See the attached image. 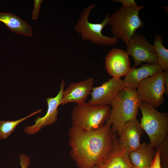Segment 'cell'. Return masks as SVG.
<instances>
[{
  "label": "cell",
  "mask_w": 168,
  "mask_h": 168,
  "mask_svg": "<svg viewBox=\"0 0 168 168\" xmlns=\"http://www.w3.org/2000/svg\"><path fill=\"white\" fill-rule=\"evenodd\" d=\"M155 149L159 153L161 168H168V136Z\"/></svg>",
  "instance_id": "20"
},
{
  "label": "cell",
  "mask_w": 168,
  "mask_h": 168,
  "mask_svg": "<svg viewBox=\"0 0 168 168\" xmlns=\"http://www.w3.org/2000/svg\"><path fill=\"white\" fill-rule=\"evenodd\" d=\"M112 1L120 2L123 4V6L127 7L135 8L138 6L133 0H114Z\"/></svg>",
  "instance_id": "23"
},
{
  "label": "cell",
  "mask_w": 168,
  "mask_h": 168,
  "mask_svg": "<svg viewBox=\"0 0 168 168\" xmlns=\"http://www.w3.org/2000/svg\"><path fill=\"white\" fill-rule=\"evenodd\" d=\"M0 22L5 24L14 33L32 36L31 27L26 21L9 12H0Z\"/></svg>",
  "instance_id": "16"
},
{
  "label": "cell",
  "mask_w": 168,
  "mask_h": 168,
  "mask_svg": "<svg viewBox=\"0 0 168 168\" xmlns=\"http://www.w3.org/2000/svg\"><path fill=\"white\" fill-rule=\"evenodd\" d=\"M151 145L141 144L137 149L128 154L130 161L134 168H149L156 153Z\"/></svg>",
  "instance_id": "15"
},
{
  "label": "cell",
  "mask_w": 168,
  "mask_h": 168,
  "mask_svg": "<svg viewBox=\"0 0 168 168\" xmlns=\"http://www.w3.org/2000/svg\"><path fill=\"white\" fill-rule=\"evenodd\" d=\"M106 69L113 77L125 76L131 69L129 55L124 50L113 48L105 57Z\"/></svg>",
  "instance_id": "12"
},
{
  "label": "cell",
  "mask_w": 168,
  "mask_h": 168,
  "mask_svg": "<svg viewBox=\"0 0 168 168\" xmlns=\"http://www.w3.org/2000/svg\"><path fill=\"white\" fill-rule=\"evenodd\" d=\"M164 72V82L165 88V94H168V70H165Z\"/></svg>",
  "instance_id": "25"
},
{
  "label": "cell",
  "mask_w": 168,
  "mask_h": 168,
  "mask_svg": "<svg viewBox=\"0 0 168 168\" xmlns=\"http://www.w3.org/2000/svg\"><path fill=\"white\" fill-rule=\"evenodd\" d=\"M138 108L142 116L140 125L149 137V144L154 148L168 136V114L166 112H160L143 102Z\"/></svg>",
  "instance_id": "4"
},
{
  "label": "cell",
  "mask_w": 168,
  "mask_h": 168,
  "mask_svg": "<svg viewBox=\"0 0 168 168\" xmlns=\"http://www.w3.org/2000/svg\"><path fill=\"white\" fill-rule=\"evenodd\" d=\"M97 5L91 4L83 10L75 25V30L81 35L83 41L89 40L93 43L106 46L117 44L118 40L115 38L105 36L102 33L103 29L108 24L110 14H107L100 23H93L88 21L91 11Z\"/></svg>",
  "instance_id": "6"
},
{
  "label": "cell",
  "mask_w": 168,
  "mask_h": 168,
  "mask_svg": "<svg viewBox=\"0 0 168 168\" xmlns=\"http://www.w3.org/2000/svg\"><path fill=\"white\" fill-rule=\"evenodd\" d=\"M136 90L142 102L155 108L159 107L165 100L163 71L144 79Z\"/></svg>",
  "instance_id": "7"
},
{
  "label": "cell",
  "mask_w": 168,
  "mask_h": 168,
  "mask_svg": "<svg viewBox=\"0 0 168 168\" xmlns=\"http://www.w3.org/2000/svg\"><path fill=\"white\" fill-rule=\"evenodd\" d=\"M136 90L124 87L110 104V115L105 123L111 126L117 136L120 135L127 122L136 118L142 101Z\"/></svg>",
  "instance_id": "2"
},
{
  "label": "cell",
  "mask_w": 168,
  "mask_h": 168,
  "mask_svg": "<svg viewBox=\"0 0 168 168\" xmlns=\"http://www.w3.org/2000/svg\"><path fill=\"white\" fill-rule=\"evenodd\" d=\"M143 130L137 119L127 122L117 138L119 147L128 154L138 148Z\"/></svg>",
  "instance_id": "11"
},
{
  "label": "cell",
  "mask_w": 168,
  "mask_h": 168,
  "mask_svg": "<svg viewBox=\"0 0 168 168\" xmlns=\"http://www.w3.org/2000/svg\"><path fill=\"white\" fill-rule=\"evenodd\" d=\"M43 1V0H34V8L32 13V19L33 20H35L37 19L40 10V5Z\"/></svg>",
  "instance_id": "21"
},
{
  "label": "cell",
  "mask_w": 168,
  "mask_h": 168,
  "mask_svg": "<svg viewBox=\"0 0 168 168\" xmlns=\"http://www.w3.org/2000/svg\"><path fill=\"white\" fill-rule=\"evenodd\" d=\"M145 7L141 5L132 8L122 6L110 15L107 24L111 27L113 37L121 40L126 45L136 31L144 25L139 13Z\"/></svg>",
  "instance_id": "3"
},
{
  "label": "cell",
  "mask_w": 168,
  "mask_h": 168,
  "mask_svg": "<svg viewBox=\"0 0 168 168\" xmlns=\"http://www.w3.org/2000/svg\"><path fill=\"white\" fill-rule=\"evenodd\" d=\"M149 168H161L159 153L156 151V154Z\"/></svg>",
  "instance_id": "24"
},
{
  "label": "cell",
  "mask_w": 168,
  "mask_h": 168,
  "mask_svg": "<svg viewBox=\"0 0 168 168\" xmlns=\"http://www.w3.org/2000/svg\"><path fill=\"white\" fill-rule=\"evenodd\" d=\"M162 71L158 64L147 63L139 68H131L123 80L124 87L136 90L144 79Z\"/></svg>",
  "instance_id": "14"
},
{
  "label": "cell",
  "mask_w": 168,
  "mask_h": 168,
  "mask_svg": "<svg viewBox=\"0 0 168 168\" xmlns=\"http://www.w3.org/2000/svg\"><path fill=\"white\" fill-rule=\"evenodd\" d=\"M68 134L69 155L79 168L97 166L119 147L117 134L105 123L91 131L72 126Z\"/></svg>",
  "instance_id": "1"
},
{
  "label": "cell",
  "mask_w": 168,
  "mask_h": 168,
  "mask_svg": "<svg viewBox=\"0 0 168 168\" xmlns=\"http://www.w3.org/2000/svg\"><path fill=\"white\" fill-rule=\"evenodd\" d=\"M65 85L64 79L61 82L59 91L54 97L46 99L48 109L45 114L42 117H38L35 120L33 125L26 127L24 131L25 133L30 135L34 134L43 127L51 125L56 122L58 114V107L61 105L63 92Z\"/></svg>",
  "instance_id": "10"
},
{
  "label": "cell",
  "mask_w": 168,
  "mask_h": 168,
  "mask_svg": "<svg viewBox=\"0 0 168 168\" xmlns=\"http://www.w3.org/2000/svg\"><path fill=\"white\" fill-rule=\"evenodd\" d=\"M92 168H98V167L97 166H96Z\"/></svg>",
  "instance_id": "26"
},
{
  "label": "cell",
  "mask_w": 168,
  "mask_h": 168,
  "mask_svg": "<svg viewBox=\"0 0 168 168\" xmlns=\"http://www.w3.org/2000/svg\"><path fill=\"white\" fill-rule=\"evenodd\" d=\"M39 110L21 119L14 121H0V139L7 138L15 130L17 126L24 120L41 111Z\"/></svg>",
  "instance_id": "19"
},
{
  "label": "cell",
  "mask_w": 168,
  "mask_h": 168,
  "mask_svg": "<svg viewBox=\"0 0 168 168\" xmlns=\"http://www.w3.org/2000/svg\"><path fill=\"white\" fill-rule=\"evenodd\" d=\"M110 105L95 106L88 102L77 104L71 113L72 126L91 131L102 127L109 118Z\"/></svg>",
  "instance_id": "5"
},
{
  "label": "cell",
  "mask_w": 168,
  "mask_h": 168,
  "mask_svg": "<svg viewBox=\"0 0 168 168\" xmlns=\"http://www.w3.org/2000/svg\"><path fill=\"white\" fill-rule=\"evenodd\" d=\"M19 156L21 168H27L30 162L29 157L23 154H20Z\"/></svg>",
  "instance_id": "22"
},
{
  "label": "cell",
  "mask_w": 168,
  "mask_h": 168,
  "mask_svg": "<svg viewBox=\"0 0 168 168\" xmlns=\"http://www.w3.org/2000/svg\"><path fill=\"white\" fill-rule=\"evenodd\" d=\"M97 166L98 168H134L128 154L119 147Z\"/></svg>",
  "instance_id": "17"
},
{
  "label": "cell",
  "mask_w": 168,
  "mask_h": 168,
  "mask_svg": "<svg viewBox=\"0 0 168 168\" xmlns=\"http://www.w3.org/2000/svg\"><path fill=\"white\" fill-rule=\"evenodd\" d=\"M163 42L161 35H156L153 45L157 56V64L163 70H168V50L164 47Z\"/></svg>",
  "instance_id": "18"
},
{
  "label": "cell",
  "mask_w": 168,
  "mask_h": 168,
  "mask_svg": "<svg viewBox=\"0 0 168 168\" xmlns=\"http://www.w3.org/2000/svg\"><path fill=\"white\" fill-rule=\"evenodd\" d=\"M124 87L123 80L112 77L101 85L92 88L91 98L88 102L95 106L110 105L114 99Z\"/></svg>",
  "instance_id": "9"
},
{
  "label": "cell",
  "mask_w": 168,
  "mask_h": 168,
  "mask_svg": "<svg viewBox=\"0 0 168 168\" xmlns=\"http://www.w3.org/2000/svg\"><path fill=\"white\" fill-rule=\"evenodd\" d=\"M126 45L125 51L134 61L133 67L136 68L143 62L157 64L153 45L142 35L135 33Z\"/></svg>",
  "instance_id": "8"
},
{
  "label": "cell",
  "mask_w": 168,
  "mask_h": 168,
  "mask_svg": "<svg viewBox=\"0 0 168 168\" xmlns=\"http://www.w3.org/2000/svg\"><path fill=\"white\" fill-rule=\"evenodd\" d=\"M94 82V79L91 77L70 83L63 91L61 105H64L69 103L77 104L86 102L93 87Z\"/></svg>",
  "instance_id": "13"
}]
</instances>
